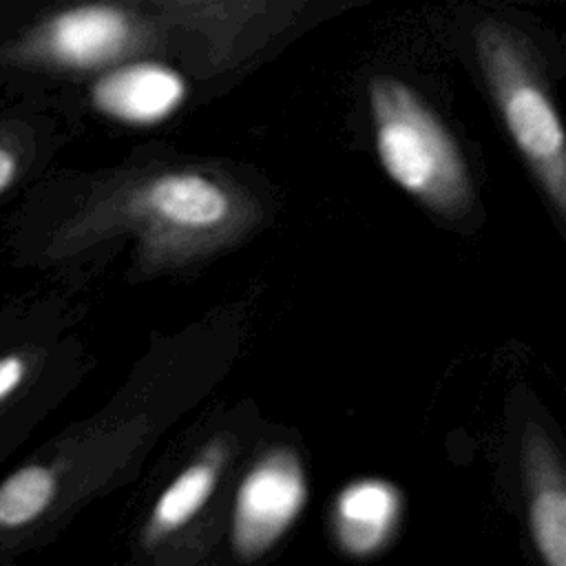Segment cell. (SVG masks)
<instances>
[{
    "label": "cell",
    "instance_id": "cell-1",
    "mask_svg": "<svg viewBox=\"0 0 566 566\" xmlns=\"http://www.w3.org/2000/svg\"><path fill=\"white\" fill-rule=\"evenodd\" d=\"M259 219L256 199L223 172L124 170L80 190L44 181L29 188L7 221L4 248L15 268L62 270L128 234L137 270L155 274L230 248Z\"/></svg>",
    "mask_w": 566,
    "mask_h": 566
},
{
    "label": "cell",
    "instance_id": "cell-2",
    "mask_svg": "<svg viewBox=\"0 0 566 566\" xmlns=\"http://www.w3.org/2000/svg\"><path fill=\"white\" fill-rule=\"evenodd\" d=\"M367 97L376 153L387 177L436 214H464L473 199L469 168L429 102L394 75L371 77Z\"/></svg>",
    "mask_w": 566,
    "mask_h": 566
},
{
    "label": "cell",
    "instance_id": "cell-3",
    "mask_svg": "<svg viewBox=\"0 0 566 566\" xmlns=\"http://www.w3.org/2000/svg\"><path fill=\"white\" fill-rule=\"evenodd\" d=\"M473 49L493 104L528 170L559 217H566V135L526 35L486 18L473 29Z\"/></svg>",
    "mask_w": 566,
    "mask_h": 566
},
{
    "label": "cell",
    "instance_id": "cell-4",
    "mask_svg": "<svg viewBox=\"0 0 566 566\" xmlns=\"http://www.w3.org/2000/svg\"><path fill=\"white\" fill-rule=\"evenodd\" d=\"M161 20L137 2L88 0L53 11L0 44V73L88 75L161 44Z\"/></svg>",
    "mask_w": 566,
    "mask_h": 566
},
{
    "label": "cell",
    "instance_id": "cell-5",
    "mask_svg": "<svg viewBox=\"0 0 566 566\" xmlns=\"http://www.w3.org/2000/svg\"><path fill=\"white\" fill-rule=\"evenodd\" d=\"M66 358L53 301L15 294L0 303V467L53 405Z\"/></svg>",
    "mask_w": 566,
    "mask_h": 566
},
{
    "label": "cell",
    "instance_id": "cell-6",
    "mask_svg": "<svg viewBox=\"0 0 566 566\" xmlns=\"http://www.w3.org/2000/svg\"><path fill=\"white\" fill-rule=\"evenodd\" d=\"M166 27L184 29L203 44L208 64L228 69L287 29L310 0H130Z\"/></svg>",
    "mask_w": 566,
    "mask_h": 566
},
{
    "label": "cell",
    "instance_id": "cell-7",
    "mask_svg": "<svg viewBox=\"0 0 566 566\" xmlns=\"http://www.w3.org/2000/svg\"><path fill=\"white\" fill-rule=\"evenodd\" d=\"M307 502V478L290 447L268 449L243 475L232 506L230 544L241 562L263 557L292 528Z\"/></svg>",
    "mask_w": 566,
    "mask_h": 566
},
{
    "label": "cell",
    "instance_id": "cell-8",
    "mask_svg": "<svg viewBox=\"0 0 566 566\" xmlns=\"http://www.w3.org/2000/svg\"><path fill=\"white\" fill-rule=\"evenodd\" d=\"M528 531L546 566H566V478L559 453L537 422L522 433Z\"/></svg>",
    "mask_w": 566,
    "mask_h": 566
},
{
    "label": "cell",
    "instance_id": "cell-9",
    "mask_svg": "<svg viewBox=\"0 0 566 566\" xmlns=\"http://www.w3.org/2000/svg\"><path fill=\"white\" fill-rule=\"evenodd\" d=\"M186 84L168 66L124 62L99 73L91 84V106L130 126H153L170 117L184 102Z\"/></svg>",
    "mask_w": 566,
    "mask_h": 566
},
{
    "label": "cell",
    "instance_id": "cell-10",
    "mask_svg": "<svg viewBox=\"0 0 566 566\" xmlns=\"http://www.w3.org/2000/svg\"><path fill=\"white\" fill-rule=\"evenodd\" d=\"M400 489L382 478H358L345 484L332 506V535L336 546L356 559L382 553L402 520Z\"/></svg>",
    "mask_w": 566,
    "mask_h": 566
},
{
    "label": "cell",
    "instance_id": "cell-11",
    "mask_svg": "<svg viewBox=\"0 0 566 566\" xmlns=\"http://www.w3.org/2000/svg\"><path fill=\"white\" fill-rule=\"evenodd\" d=\"M226 458H228V444L221 440L210 442L159 493L139 537L146 551L155 548L157 544L175 535L206 506V502L212 497L221 480Z\"/></svg>",
    "mask_w": 566,
    "mask_h": 566
},
{
    "label": "cell",
    "instance_id": "cell-12",
    "mask_svg": "<svg viewBox=\"0 0 566 566\" xmlns=\"http://www.w3.org/2000/svg\"><path fill=\"white\" fill-rule=\"evenodd\" d=\"M53 148L55 137L44 119L27 108L0 111V206L40 177Z\"/></svg>",
    "mask_w": 566,
    "mask_h": 566
}]
</instances>
